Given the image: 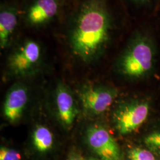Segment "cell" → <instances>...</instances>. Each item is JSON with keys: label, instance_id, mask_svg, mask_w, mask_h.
Masks as SVG:
<instances>
[{"label": "cell", "instance_id": "cell-13", "mask_svg": "<svg viewBox=\"0 0 160 160\" xmlns=\"http://www.w3.org/2000/svg\"><path fill=\"white\" fill-rule=\"evenodd\" d=\"M144 143L149 148L160 151V131L152 132L144 139Z\"/></svg>", "mask_w": 160, "mask_h": 160}, {"label": "cell", "instance_id": "cell-14", "mask_svg": "<svg viewBox=\"0 0 160 160\" xmlns=\"http://www.w3.org/2000/svg\"><path fill=\"white\" fill-rule=\"evenodd\" d=\"M21 154L16 149L6 147L0 149V160H20Z\"/></svg>", "mask_w": 160, "mask_h": 160}, {"label": "cell", "instance_id": "cell-4", "mask_svg": "<svg viewBox=\"0 0 160 160\" xmlns=\"http://www.w3.org/2000/svg\"><path fill=\"white\" fill-rule=\"evenodd\" d=\"M148 103L133 101L122 104L114 114L115 127L122 135L132 133L141 126L148 116Z\"/></svg>", "mask_w": 160, "mask_h": 160}, {"label": "cell", "instance_id": "cell-12", "mask_svg": "<svg viewBox=\"0 0 160 160\" xmlns=\"http://www.w3.org/2000/svg\"><path fill=\"white\" fill-rule=\"evenodd\" d=\"M128 160H156L154 154L148 150L134 148L128 152Z\"/></svg>", "mask_w": 160, "mask_h": 160}, {"label": "cell", "instance_id": "cell-11", "mask_svg": "<svg viewBox=\"0 0 160 160\" xmlns=\"http://www.w3.org/2000/svg\"><path fill=\"white\" fill-rule=\"evenodd\" d=\"M32 143L35 149L40 153L50 151L53 145V136L46 126L38 125L32 134Z\"/></svg>", "mask_w": 160, "mask_h": 160}, {"label": "cell", "instance_id": "cell-8", "mask_svg": "<svg viewBox=\"0 0 160 160\" xmlns=\"http://www.w3.org/2000/svg\"><path fill=\"white\" fill-rule=\"evenodd\" d=\"M29 92L26 86L20 82L14 84L7 92L3 104V114L10 123L17 122L23 115L28 102Z\"/></svg>", "mask_w": 160, "mask_h": 160}, {"label": "cell", "instance_id": "cell-16", "mask_svg": "<svg viewBox=\"0 0 160 160\" xmlns=\"http://www.w3.org/2000/svg\"><path fill=\"white\" fill-rule=\"evenodd\" d=\"M82 160H97L94 158H86V159H82Z\"/></svg>", "mask_w": 160, "mask_h": 160}, {"label": "cell", "instance_id": "cell-3", "mask_svg": "<svg viewBox=\"0 0 160 160\" xmlns=\"http://www.w3.org/2000/svg\"><path fill=\"white\" fill-rule=\"evenodd\" d=\"M153 64V51L147 42L134 41L120 57L118 68L120 73L129 78H139L147 73Z\"/></svg>", "mask_w": 160, "mask_h": 160}, {"label": "cell", "instance_id": "cell-6", "mask_svg": "<svg viewBox=\"0 0 160 160\" xmlns=\"http://www.w3.org/2000/svg\"><path fill=\"white\" fill-rule=\"evenodd\" d=\"M86 139L89 147L101 160H120L118 144L102 126H90L86 131Z\"/></svg>", "mask_w": 160, "mask_h": 160}, {"label": "cell", "instance_id": "cell-2", "mask_svg": "<svg viewBox=\"0 0 160 160\" xmlns=\"http://www.w3.org/2000/svg\"><path fill=\"white\" fill-rule=\"evenodd\" d=\"M43 60L42 46L36 40L26 39L12 52L7 59V71L15 77L34 74Z\"/></svg>", "mask_w": 160, "mask_h": 160}, {"label": "cell", "instance_id": "cell-9", "mask_svg": "<svg viewBox=\"0 0 160 160\" xmlns=\"http://www.w3.org/2000/svg\"><path fill=\"white\" fill-rule=\"evenodd\" d=\"M59 8V0H33L26 10V22L33 26L45 24L57 16Z\"/></svg>", "mask_w": 160, "mask_h": 160}, {"label": "cell", "instance_id": "cell-1", "mask_svg": "<svg viewBox=\"0 0 160 160\" xmlns=\"http://www.w3.org/2000/svg\"><path fill=\"white\" fill-rule=\"evenodd\" d=\"M110 26L104 0H82L75 12L69 34L75 55L86 63L97 59L109 40Z\"/></svg>", "mask_w": 160, "mask_h": 160}, {"label": "cell", "instance_id": "cell-10", "mask_svg": "<svg viewBox=\"0 0 160 160\" xmlns=\"http://www.w3.org/2000/svg\"><path fill=\"white\" fill-rule=\"evenodd\" d=\"M18 23L16 7L12 4H2L0 10V46L4 49L8 46L12 35Z\"/></svg>", "mask_w": 160, "mask_h": 160}, {"label": "cell", "instance_id": "cell-5", "mask_svg": "<svg viewBox=\"0 0 160 160\" xmlns=\"http://www.w3.org/2000/svg\"><path fill=\"white\" fill-rule=\"evenodd\" d=\"M117 95V90L110 87L87 86L80 91V99L83 109L88 114L98 115L108 110Z\"/></svg>", "mask_w": 160, "mask_h": 160}, {"label": "cell", "instance_id": "cell-7", "mask_svg": "<svg viewBox=\"0 0 160 160\" xmlns=\"http://www.w3.org/2000/svg\"><path fill=\"white\" fill-rule=\"evenodd\" d=\"M55 106L58 118L65 128H69L74 123L78 110L70 89L63 82H59L55 92Z\"/></svg>", "mask_w": 160, "mask_h": 160}, {"label": "cell", "instance_id": "cell-17", "mask_svg": "<svg viewBox=\"0 0 160 160\" xmlns=\"http://www.w3.org/2000/svg\"><path fill=\"white\" fill-rule=\"evenodd\" d=\"M136 1H147V0H136Z\"/></svg>", "mask_w": 160, "mask_h": 160}, {"label": "cell", "instance_id": "cell-15", "mask_svg": "<svg viewBox=\"0 0 160 160\" xmlns=\"http://www.w3.org/2000/svg\"><path fill=\"white\" fill-rule=\"evenodd\" d=\"M67 160H82V159H81L80 157L77 155L74 154H72L70 155L69 157L68 158Z\"/></svg>", "mask_w": 160, "mask_h": 160}]
</instances>
